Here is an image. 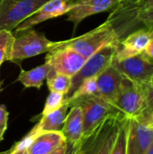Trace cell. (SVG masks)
<instances>
[{
  "label": "cell",
  "instance_id": "836d02e7",
  "mask_svg": "<svg viewBox=\"0 0 153 154\" xmlns=\"http://www.w3.org/2000/svg\"><path fill=\"white\" fill-rule=\"evenodd\" d=\"M152 120H153V114L151 115V116H150V117H148V118H147L146 120H144V121H146L147 123H149V124H150V123H151V122Z\"/></svg>",
  "mask_w": 153,
  "mask_h": 154
},
{
  "label": "cell",
  "instance_id": "e575fe53",
  "mask_svg": "<svg viewBox=\"0 0 153 154\" xmlns=\"http://www.w3.org/2000/svg\"><path fill=\"white\" fill-rule=\"evenodd\" d=\"M148 85H150V86H153V76L152 78L151 79V80H150V82H149V84Z\"/></svg>",
  "mask_w": 153,
  "mask_h": 154
},
{
  "label": "cell",
  "instance_id": "277c9868",
  "mask_svg": "<svg viewBox=\"0 0 153 154\" xmlns=\"http://www.w3.org/2000/svg\"><path fill=\"white\" fill-rule=\"evenodd\" d=\"M68 103L69 104V107L78 106L82 109L83 136L94 131L107 117L122 115L112 104L96 95L83 97Z\"/></svg>",
  "mask_w": 153,
  "mask_h": 154
},
{
  "label": "cell",
  "instance_id": "7c38bea8",
  "mask_svg": "<svg viewBox=\"0 0 153 154\" xmlns=\"http://www.w3.org/2000/svg\"><path fill=\"white\" fill-rule=\"evenodd\" d=\"M86 60L82 55L69 48L50 51L45 58V61L50 64L55 72L71 78L81 69Z\"/></svg>",
  "mask_w": 153,
  "mask_h": 154
},
{
  "label": "cell",
  "instance_id": "e0dca14e",
  "mask_svg": "<svg viewBox=\"0 0 153 154\" xmlns=\"http://www.w3.org/2000/svg\"><path fill=\"white\" fill-rule=\"evenodd\" d=\"M65 118L61 133L63 134L66 142L78 143L83 136V112L78 106L69 107Z\"/></svg>",
  "mask_w": 153,
  "mask_h": 154
},
{
  "label": "cell",
  "instance_id": "52a82bcc",
  "mask_svg": "<svg viewBox=\"0 0 153 154\" xmlns=\"http://www.w3.org/2000/svg\"><path fill=\"white\" fill-rule=\"evenodd\" d=\"M107 21L115 32L119 42L131 32L137 30L139 24H142L146 29H153V6L145 10L128 13L114 8Z\"/></svg>",
  "mask_w": 153,
  "mask_h": 154
},
{
  "label": "cell",
  "instance_id": "ffe728a7",
  "mask_svg": "<svg viewBox=\"0 0 153 154\" xmlns=\"http://www.w3.org/2000/svg\"><path fill=\"white\" fill-rule=\"evenodd\" d=\"M46 80L50 91L59 92L65 96L69 93L71 87V77L57 73L52 69H50Z\"/></svg>",
  "mask_w": 153,
  "mask_h": 154
},
{
  "label": "cell",
  "instance_id": "d590c367",
  "mask_svg": "<svg viewBox=\"0 0 153 154\" xmlns=\"http://www.w3.org/2000/svg\"><path fill=\"white\" fill-rule=\"evenodd\" d=\"M150 125H151V127L153 129V120L151 122V123H150Z\"/></svg>",
  "mask_w": 153,
  "mask_h": 154
},
{
  "label": "cell",
  "instance_id": "7a4b0ae2",
  "mask_svg": "<svg viewBox=\"0 0 153 154\" xmlns=\"http://www.w3.org/2000/svg\"><path fill=\"white\" fill-rule=\"evenodd\" d=\"M55 42L49 40L43 32L33 28L15 32L10 60L21 68L23 60L52 51Z\"/></svg>",
  "mask_w": 153,
  "mask_h": 154
},
{
  "label": "cell",
  "instance_id": "1f68e13d",
  "mask_svg": "<svg viewBox=\"0 0 153 154\" xmlns=\"http://www.w3.org/2000/svg\"><path fill=\"white\" fill-rule=\"evenodd\" d=\"M1 154H6V153L4 152H1ZM13 154H29V152H28V149H25V150H22V151H20V152H15V153H13Z\"/></svg>",
  "mask_w": 153,
  "mask_h": 154
},
{
  "label": "cell",
  "instance_id": "603a6c76",
  "mask_svg": "<svg viewBox=\"0 0 153 154\" xmlns=\"http://www.w3.org/2000/svg\"><path fill=\"white\" fill-rule=\"evenodd\" d=\"M14 42V34L10 31H0V66L7 60H10L12 46Z\"/></svg>",
  "mask_w": 153,
  "mask_h": 154
},
{
  "label": "cell",
  "instance_id": "5b68a950",
  "mask_svg": "<svg viewBox=\"0 0 153 154\" xmlns=\"http://www.w3.org/2000/svg\"><path fill=\"white\" fill-rule=\"evenodd\" d=\"M145 86L124 77L119 93L112 105L128 118L141 117L146 107Z\"/></svg>",
  "mask_w": 153,
  "mask_h": 154
},
{
  "label": "cell",
  "instance_id": "30bf717a",
  "mask_svg": "<svg viewBox=\"0 0 153 154\" xmlns=\"http://www.w3.org/2000/svg\"><path fill=\"white\" fill-rule=\"evenodd\" d=\"M71 4L70 10L66 14L67 21L73 23L74 31L87 17L102 12L112 11L121 0H67Z\"/></svg>",
  "mask_w": 153,
  "mask_h": 154
},
{
  "label": "cell",
  "instance_id": "6da1fadb",
  "mask_svg": "<svg viewBox=\"0 0 153 154\" xmlns=\"http://www.w3.org/2000/svg\"><path fill=\"white\" fill-rule=\"evenodd\" d=\"M118 43V37L110 23L106 20L96 28L80 36L55 42L52 51L69 48L82 55L85 59H88L103 47L106 45H117Z\"/></svg>",
  "mask_w": 153,
  "mask_h": 154
},
{
  "label": "cell",
  "instance_id": "83f0119b",
  "mask_svg": "<svg viewBox=\"0 0 153 154\" xmlns=\"http://www.w3.org/2000/svg\"><path fill=\"white\" fill-rule=\"evenodd\" d=\"M143 52H144L150 59L153 60V33L152 36L151 37V39H150V41H149V42H148V44H147V46H146V48H145V50H144Z\"/></svg>",
  "mask_w": 153,
  "mask_h": 154
},
{
  "label": "cell",
  "instance_id": "ac0fdd59",
  "mask_svg": "<svg viewBox=\"0 0 153 154\" xmlns=\"http://www.w3.org/2000/svg\"><path fill=\"white\" fill-rule=\"evenodd\" d=\"M50 69L51 66L47 61L30 70H24L21 68L20 74L16 80L23 85L25 88H35L37 89H40L44 80L46 79Z\"/></svg>",
  "mask_w": 153,
  "mask_h": 154
},
{
  "label": "cell",
  "instance_id": "9c48e42d",
  "mask_svg": "<svg viewBox=\"0 0 153 154\" xmlns=\"http://www.w3.org/2000/svg\"><path fill=\"white\" fill-rule=\"evenodd\" d=\"M112 65L124 77L137 84H149L153 76V60L144 52L124 60L114 59Z\"/></svg>",
  "mask_w": 153,
  "mask_h": 154
},
{
  "label": "cell",
  "instance_id": "f546056e",
  "mask_svg": "<svg viewBox=\"0 0 153 154\" xmlns=\"http://www.w3.org/2000/svg\"><path fill=\"white\" fill-rule=\"evenodd\" d=\"M65 151H66V143H63L61 146H60L57 150H55L53 152L50 154H64L65 153Z\"/></svg>",
  "mask_w": 153,
  "mask_h": 154
},
{
  "label": "cell",
  "instance_id": "d6a6232c",
  "mask_svg": "<svg viewBox=\"0 0 153 154\" xmlns=\"http://www.w3.org/2000/svg\"><path fill=\"white\" fill-rule=\"evenodd\" d=\"M146 154H153V143H151V145L150 146V148H149V150L146 152Z\"/></svg>",
  "mask_w": 153,
  "mask_h": 154
},
{
  "label": "cell",
  "instance_id": "cb8c5ba5",
  "mask_svg": "<svg viewBox=\"0 0 153 154\" xmlns=\"http://www.w3.org/2000/svg\"><path fill=\"white\" fill-rule=\"evenodd\" d=\"M153 6V0H121L115 8L124 12L134 13Z\"/></svg>",
  "mask_w": 153,
  "mask_h": 154
},
{
  "label": "cell",
  "instance_id": "44dd1931",
  "mask_svg": "<svg viewBox=\"0 0 153 154\" xmlns=\"http://www.w3.org/2000/svg\"><path fill=\"white\" fill-rule=\"evenodd\" d=\"M129 128V118L124 117L119 124L116 137L110 154H126L127 153V136Z\"/></svg>",
  "mask_w": 153,
  "mask_h": 154
},
{
  "label": "cell",
  "instance_id": "f1b7e54d",
  "mask_svg": "<svg viewBox=\"0 0 153 154\" xmlns=\"http://www.w3.org/2000/svg\"><path fill=\"white\" fill-rule=\"evenodd\" d=\"M78 143H73L70 142H66V151L64 154H74L76 148Z\"/></svg>",
  "mask_w": 153,
  "mask_h": 154
},
{
  "label": "cell",
  "instance_id": "5bb4252c",
  "mask_svg": "<svg viewBox=\"0 0 153 154\" xmlns=\"http://www.w3.org/2000/svg\"><path fill=\"white\" fill-rule=\"evenodd\" d=\"M152 33L153 30L146 28L131 32L116 45L114 59L124 60L143 52Z\"/></svg>",
  "mask_w": 153,
  "mask_h": 154
},
{
  "label": "cell",
  "instance_id": "4316f807",
  "mask_svg": "<svg viewBox=\"0 0 153 154\" xmlns=\"http://www.w3.org/2000/svg\"><path fill=\"white\" fill-rule=\"evenodd\" d=\"M9 112L6 109L5 105L0 106V143L4 139V134L7 129V123H8Z\"/></svg>",
  "mask_w": 153,
  "mask_h": 154
},
{
  "label": "cell",
  "instance_id": "74e56055",
  "mask_svg": "<svg viewBox=\"0 0 153 154\" xmlns=\"http://www.w3.org/2000/svg\"><path fill=\"white\" fill-rule=\"evenodd\" d=\"M0 154H1V153H0Z\"/></svg>",
  "mask_w": 153,
  "mask_h": 154
},
{
  "label": "cell",
  "instance_id": "d6986e66",
  "mask_svg": "<svg viewBox=\"0 0 153 154\" xmlns=\"http://www.w3.org/2000/svg\"><path fill=\"white\" fill-rule=\"evenodd\" d=\"M69 108V104L65 100L64 104L58 110L41 116L40 121L34 126V128L39 133L61 131Z\"/></svg>",
  "mask_w": 153,
  "mask_h": 154
},
{
  "label": "cell",
  "instance_id": "4fadbf2b",
  "mask_svg": "<svg viewBox=\"0 0 153 154\" xmlns=\"http://www.w3.org/2000/svg\"><path fill=\"white\" fill-rule=\"evenodd\" d=\"M71 8V4L67 0H50L40 7L32 15L22 22L16 28L15 32H20L32 28L47 20L56 18L66 14Z\"/></svg>",
  "mask_w": 153,
  "mask_h": 154
},
{
  "label": "cell",
  "instance_id": "3957f363",
  "mask_svg": "<svg viewBox=\"0 0 153 154\" xmlns=\"http://www.w3.org/2000/svg\"><path fill=\"white\" fill-rule=\"evenodd\" d=\"M124 117L123 115L109 116L94 131L83 136L79 145L85 154H110L119 124Z\"/></svg>",
  "mask_w": 153,
  "mask_h": 154
},
{
  "label": "cell",
  "instance_id": "2e32d148",
  "mask_svg": "<svg viewBox=\"0 0 153 154\" xmlns=\"http://www.w3.org/2000/svg\"><path fill=\"white\" fill-rule=\"evenodd\" d=\"M66 143L61 131L41 132L28 147L29 154H50Z\"/></svg>",
  "mask_w": 153,
  "mask_h": 154
},
{
  "label": "cell",
  "instance_id": "d4e9b609",
  "mask_svg": "<svg viewBox=\"0 0 153 154\" xmlns=\"http://www.w3.org/2000/svg\"><path fill=\"white\" fill-rule=\"evenodd\" d=\"M65 102V95L59 93V92H54L50 91L49 96L47 97L43 110L41 114V116H46L48 114H50L56 110H58Z\"/></svg>",
  "mask_w": 153,
  "mask_h": 154
},
{
  "label": "cell",
  "instance_id": "484cf974",
  "mask_svg": "<svg viewBox=\"0 0 153 154\" xmlns=\"http://www.w3.org/2000/svg\"><path fill=\"white\" fill-rule=\"evenodd\" d=\"M146 92V107L143 115L141 116L143 120H146L153 114V86L146 85L145 86Z\"/></svg>",
  "mask_w": 153,
  "mask_h": 154
},
{
  "label": "cell",
  "instance_id": "8d00e7d4",
  "mask_svg": "<svg viewBox=\"0 0 153 154\" xmlns=\"http://www.w3.org/2000/svg\"><path fill=\"white\" fill-rule=\"evenodd\" d=\"M0 90H1V88H0Z\"/></svg>",
  "mask_w": 153,
  "mask_h": 154
},
{
  "label": "cell",
  "instance_id": "4dcf8cb0",
  "mask_svg": "<svg viewBox=\"0 0 153 154\" xmlns=\"http://www.w3.org/2000/svg\"><path fill=\"white\" fill-rule=\"evenodd\" d=\"M74 154H85V152H83V150L81 149V147H80V145H79V143H78V146H77V148H76V151H75Z\"/></svg>",
  "mask_w": 153,
  "mask_h": 154
},
{
  "label": "cell",
  "instance_id": "ba28073f",
  "mask_svg": "<svg viewBox=\"0 0 153 154\" xmlns=\"http://www.w3.org/2000/svg\"><path fill=\"white\" fill-rule=\"evenodd\" d=\"M116 45H106L87 59L81 69L71 78V87L65 98H69L79 85L86 79L96 78L101 72L108 68L115 58Z\"/></svg>",
  "mask_w": 153,
  "mask_h": 154
},
{
  "label": "cell",
  "instance_id": "9a60e30c",
  "mask_svg": "<svg viewBox=\"0 0 153 154\" xmlns=\"http://www.w3.org/2000/svg\"><path fill=\"white\" fill-rule=\"evenodd\" d=\"M124 76L111 64L96 77L98 96L112 104L121 88Z\"/></svg>",
  "mask_w": 153,
  "mask_h": 154
},
{
  "label": "cell",
  "instance_id": "8fae6325",
  "mask_svg": "<svg viewBox=\"0 0 153 154\" xmlns=\"http://www.w3.org/2000/svg\"><path fill=\"white\" fill-rule=\"evenodd\" d=\"M153 143V129L141 117L129 118L127 153L146 154Z\"/></svg>",
  "mask_w": 153,
  "mask_h": 154
},
{
  "label": "cell",
  "instance_id": "8992f818",
  "mask_svg": "<svg viewBox=\"0 0 153 154\" xmlns=\"http://www.w3.org/2000/svg\"><path fill=\"white\" fill-rule=\"evenodd\" d=\"M50 0H0V31L12 32Z\"/></svg>",
  "mask_w": 153,
  "mask_h": 154
},
{
  "label": "cell",
  "instance_id": "7402d4cb",
  "mask_svg": "<svg viewBox=\"0 0 153 154\" xmlns=\"http://www.w3.org/2000/svg\"><path fill=\"white\" fill-rule=\"evenodd\" d=\"M98 96L97 86H96V78H91L84 80L79 87L73 92V94L69 97L65 98L67 102H71L75 99L87 97V96Z\"/></svg>",
  "mask_w": 153,
  "mask_h": 154
}]
</instances>
